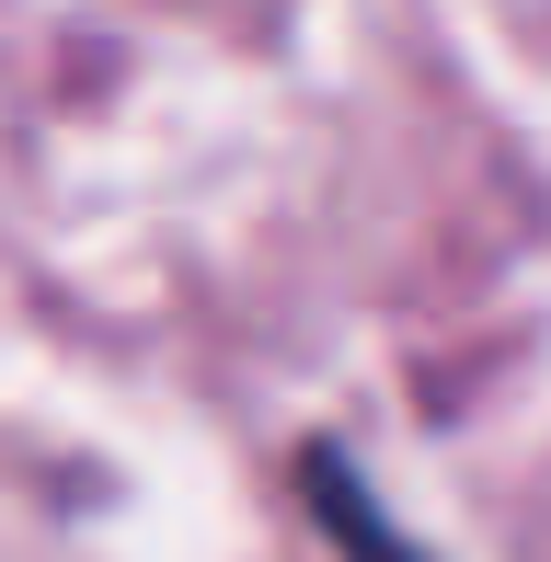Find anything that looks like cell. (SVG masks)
<instances>
[{"label":"cell","instance_id":"obj_1","mask_svg":"<svg viewBox=\"0 0 551 562\" xmlns=\"http://www.w3.org/2000/svg\"><path fill=\"white\" fill-rule=\"evenodd\" d=\"M299 494H311V517L334 528V551H345V562H425V551L403 540V528H391L380 505H368V482L345 471L334 448H311V459H299Z\"/></svg>","mask_w":551,"mask_h":562}]
</instances>
